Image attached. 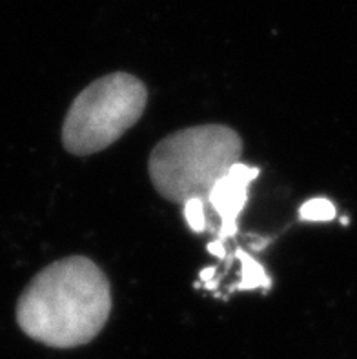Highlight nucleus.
Instances as JSON below:
<instances>
[{
  "label": "nucleus",
  "instance_id": "nucleus-4",
  "mask_svg": "<svg viewBox=\"0 0 357 359\" xmlns=\"http://www.w3.org/2000/svg\"><path fill=\"white\" fill-rule=\"evenodd\" d=\"M257 175L259 168L239 161L228 170L227 175H222L213 184L208 196V205L215 210L217 217L221 219V241L236 236L237 217L246 206L250 182L255 181Z\"/></svg>",
  "mask_w": 357,
  "mask_h": 359
},
{
  "label": "nucleus",
  "instance_id": "nucleus-5",
  "mask_svg": "<svg viewBox=\"0 0 357 359\" xmlns=\"http://www.w3.org/2000/svg\"><path fill=\"white\" fill-rule=\"evenodd\" d=\"M237 257L241 259V283L237 285L239 290H253V288H270V278L267 276L264 269L257 261L253 259L252 255H248L246 252L237 250Z\"/></svg>",
  "mask_w": 357,
  "mask_h": 359
},
{
  "label": "nucleus",
  "instance_id": "nucleus-1",
  "mask_svg": "<svg viewBox=\"0 0 357 359\" xmlns=\"http://www.w3.org/2000/svg\"><path fill=\"white\" fill-rule=\"evenodd\" d=\"M112 312L106 273L84 255L55 261L36 273L17 303V323L27 337L53 348L93 341Z\"/></svg>",
  "mask_w": 357,
  "mask_h": 359
},
{
  "label": "nucleus",
  "instance_id": "nucleus-3",
  "mask_svg": "<svg viewBox=\"0 0 357 359\" xmlns=\"http://www.w3.org/2000/svg\"><path fill=\"white\" fill-rule=\"evenodd\" d=\"M148 90L135 75L109 73L75 97L62 124V144L73 155L97 154L119 141L144 114Z\"/></svg>",
  "mask_w": 357,
  "mask_h": 359
},
{
  "label": "nucleus",
  "instance_id": "nucleus-2",
  "mask_svg": "<svg viewBox=\"0 0 357 359\" xmlns=\"http://www.w3.org/2000/svg\"><path fill=\"white\" fill-rule=\"evenodd\" d=\"M243 155V139L230 126L201 124L164 137L149 154L155 190L172 203L208 201L213 184Z\"/></svg>",
  "mask_w": 357,
  "mask_h": 359
},
{
  "label": "nucleus",
  "instance_id": "nucleus-7",
  "mask_svg": "<svg viewBox=\"0 0 357 359\" xmlns=\"http://www.w3.org/2000/svg\"><path fill=\"white\" fill-rule=\"evenodd\" d=\"M204 205L206 201L203 199H190L184 203V219L191 232L201 233L206 230V217H204Z\"/></svg>",
  "mask_w": 357,
  "mask_h": 359
},
{
  "label": "nucleus",
  "instance_id": "nucleus-6",
  "mask_svg": "<svg viewBox=\"0 0 357 359\" xmlns=\"http://www.w3.org/2000/svg\"><path fill=\"white\" fill-rule=\"evenodd\" d=\"M335 215H337V210H335L334 203L325 199V197H316V199L307 201L299 208V217H301V221H310V223L332 221Z\"/></svg>",
  "mask_w": 357,
  "mask_h": 359
},
{
  "label": "nucleus",
  "instance_id": "nucleus-8",
  "mask_svg": "<svg viewBox=\"0 0 357 359\" xmlns=\"http://www.w3.org/2000/svg\"><path fill=\"white\" fill-rule=\"evenodd\" d=\"M208 252H212L213 255H217V257H222L224 255V246H222V241H215L212 245H208Z\"/></svg>",
  "mask_w": 357,
  "mask_h": 359
}]
</instances>
